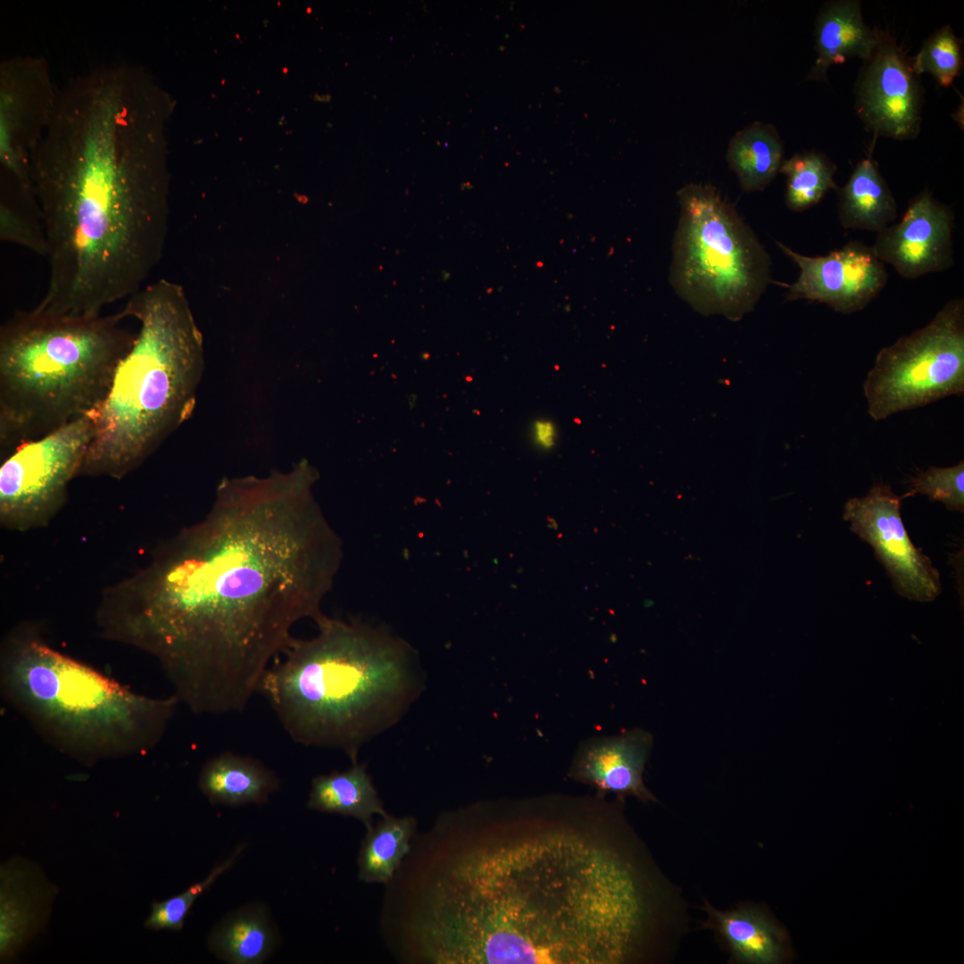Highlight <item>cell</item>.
Here are the masks:
<instances>
[{
	"label": "cell",
	"mask_w": 964,
	"mask_h": 964,
	"mask_svg": "<svg viewBox=\"0 0 964 964\" xmlns=\"http://www.w3.org/2000/svg\"><path fill=\"white\" fill-rule=\"evenodd\" d=\"M304 459L265 476L225 478L206 516L107 587L101 636L152 656L190 711H243L300 620H315L343 543Z\"/></svg>",
	"instance_id": "cell-1"
},
{
	"label": "cell",
	"mask_w": 964,
	"mask_h": 964,
	"mask_svg": "<svg viewBox=\"0 0 964 964\" xmlns=\"http://www.w3.org/2000/svg\"><path fill=\"white\" fill-rule=\"evenodd\" d=\"M593 816L523 811L450 867L430 920L446 963L643 961L667 915L663 875L602 802Z\"/></svg>",
	"instance_id": "cell-2"
},
{
	"label": "cell",
	"mask_w": 964,
	"mask_h": 964,
	"mask_svg": "<svg viewBox=\"0 0 964 964\" xmlns=\"http://www.w3.org/2000/svg\"><path fill=\"white\" fill-rule=\"evenodd\" d=\"M159 111L137 63L102 64L59 87L30 155L49 264L37 308L99 314L143 287L162 236Z\"/></svg>",
	"instance_id": "cell-3"
},
{
	"label": "cell",
	"mask_w": 964,
	"mask_h": 964,
	"mask_svg": "<svg viewBox=\"0 0 964 964\" xmlns=\"http://www.w3.org/2000/svg\"><path fill=\"white\" fill-rule=\"evenodd\" d=\"M314 621L318 634L292 637L257 693L295 743L341 750L356 764L362 744L420 694L422 672L413 648L385 628L324 613Z\"/></svg>",
	"instance_id": "cell-4"
},
{
	"label": "cell",
	"mask_w": 964,
	"mask_h": 964,
	"mask_svg": "<svg viewBox=\"0 0 964 964\" xmlns=\"http://www.w3.org/2000/svg\"><path fill=\"white\" fill-rule=\"evenodd\" d=\"M120 312L138 322V330L96 410L95 436L79 477L120 479L138 468L190 417L203 378L201 337L175 287H142Z\"/></svg>",
	"instance_id": "cell-5"
},
{
	"label": "cell",
	"mask_w": 964,
	"mask_h": 964,
	"mask_svg": "<svg viewBox=\"0 0 964 964\" xmlns=\"http://www.w3.org/2000/svg\"><path fill=\"white\" fill-rule=\"evenodd\" d=\"M0 692L45 743L87 766L147 753L180 703L136 693L28 629L3 644Z\"/></svg>",
	"instance_id": "cell-6"
},
{
	"label": "cell",
	"mask_w": 964,
	"mask_h": 964,
	"mask_svg": "<svg viewBox=\"0 0 964 964\" xmlns=\"http://www.w3.org/2000/svg\"><path fill=\"white\" fill-rule=\"evenodd\" d=\"M121 312H16L0 330V448L5 458L95 411L135 333Z\"/></svg>",
	"instance_id": "cell-7"
},
{
	"label": "cell",
	"mask_w": 964,
	"mask_h": 964,
	"mask_svg": "<svg viewBox=\"0 0 964 964\" xmlns=\"http://www.w3.org/2000/svg\"><path fill=\"white\" fill-rule=\"evenodd\" d=\"M677 195L680 213L669 282L699 313L739 320L770 282V257L735 207L712 186L691 183Z\"/></svg>",
	"instance_id": "cell-8"
},
{
	"label": "cell",
	"mask_w": 964,
	"mask_h": 964,
	"mask_svg": "<svg viewBox=\"0 0 964 964\" xmlns=\"http://www.w3.org/2000/svg\"><path fill=\"white\" fill-rule=\"evenodd\" d=\"M875 420L964 392V300L946 303L922 328L882 348L863 384Z\"/></svg>",
	"instance_id": "cell-9"
},
{
	"label": "cell",
	"mask_w": 964,
	"mask_h": 964,
	"mask_svg": "<svg viewBox=\"0 0 964 964\" xmlns=\"http://www.w3.org/2000/svg\"><path fill=\"white\" fill-rule=\"evenodd\" d=\"M96 432V411L25 443L0 469V520L9 529L46 525L63 505L79 477Z\"/></svg>",
	"instance_id": "cell-10"
},
{
	"label": "cell",
	"mask_w": 964,
	"mask_h": 964,
	"mask_svg": "<svg viewBox=\"0 0 964 964\" xmlns=\"http://www.w3.org/2000/svg\"><path fill=\"white\" fill-rule=\"evenodd\" d=\"M58 91L44 57L19 55L1 62V176L32 183L30 155L48 126Z\"/></svg>",
	"instance_id": "cell-11"
},
{
	"label": "cell",
	"mask_w": 964,
	"mask_h": 964,
	"mask_svg": "<svg viewBox=\"0 0 964 964\" xmlns=\"http://www.w3.org/2000/svg\"><path fill=\"white\" fill-rule=\"evenodd\" d=\"M902 500L889 486L876 485L864 497L846 502L844 519L873 547L901 595L930 602L941 593L939 572L910 541L900 513Z\"/></svg>",
	"instance_id": "cell-12"
},
{
	"label": "cell",
	"mask_w": 964,
	"mask_h": 964,
	"mask_svg": "<svg viewBox=\"0 0 964 964\" xmlns=\"http://www.w3.org/2000/svg\"><path fill=\"white\" fill-rule=\"evenodd\" d=\"M923 90L910 61L886 35L864 61L855 86L856 112L877 136L912 139L920 130Z\"/></svg>",
	"instance_id": "cell-13"
},
{
	"label": "cell",
	"mask_w": 964,
	"mask_h": 964,
	"mask_svg": "<svg viewBox=\"0 0 964 964\" xmlns=\"http://www.w3.org/2000/svg\"><path fill=\"white\" fill-rule=\"evenodd\" d=\"M776 244L800 269L795 282L781 284L788 289L787 301L822 303L849 314L865 308L886 285L885 263L862 242L850 241L823 256L803 255Z\"/></svg>",
	"instance_id": "cell-14"
},
{
	"label": "cell",
	"mask_w": 964,
	"mask_h": 964,
	"mask_svg": "<svg viewBox=\"0 0 964 964\" xmlns=\"http://www.w3.org/2000/svg\"><path fill=\"white\" fill-rule=\"evenodd\" d=\"M954 214L927 190L910 203L901 220L877 233L872 246L877 258L903 278L940 272L954 263Z\"/></svg>",
	"instance_id": "cell-15"
},
{
	"label": "cell",
	"mask_w": 964,
	"mask_h": 964,
	"mask_svg": "<svg viewBox=\"0 0 964 964\" xmlns=\"http://www.w3.org/2000/svg\"><path fill=\"white\" fill-rule=\"evenodd\" d=\"M652 742L651 733L642 728L586 739L578 748L569 777L590 785L602 798L611 793L618 798L657 802L643 778Z\"/></svg>",
	"instance_id": "cell-16"
},
{
	"label": "cell",
	"mask_w": 964,
	"mask_h": 964,
	"mask_svg": "<svg viewBox=\"0 0 964 964\" xmlns=\"http://www.w3.org/2000/svg\"><path fill=\"white\" fill-rule=\"evenodd\" d=\"M57 888L33 861L15 857L0 868V960L12 962L46 923Z\"/></svg>",
	"instance_id": "cell-17"
},
{
	"label": "cell",
	"mask_w": 964,
	"mask_h": 964,
	"mask_svg": "<svg viewBox=\"0 0 964 964\" xmlns=\"http://www.w3.org/2000/svg\"><path fill=\"white\" fill-rule=\"evenodd\" d=\"M814 37L817 57L809 79L825 80L833 65L852 57L867 60L881 33L866 25L860 1L835 0L826 3L819 12Z\"/></svg>",
	"instance_id": "cell-18"
},
{
	"label": "cell",
	"mask_w": 964,
	"mask_h": 964,
	"mask_svg": "<svg viewBox=\"0 0 964 964\" xmlns=\"http://www.w3.org/2000/svg\"><path fill=\"white\" fill-rule=\"evenodd\" d=\"M704 927L715 932L741 964H778L785 957L783 931L763 911L752 905L720 910L704 901Z\"/></svg>",
	"instance_id": "cell-19"
},
{
	"label": "cell",
	"mask_w": 964,
	"mask_h": 964,
	"mask_svg": "<svg viewBox=\"0 0 964 964\" xmlns=\"http://www.w3.org/2000/svg\"><path fill=\"white\" fill-rule=\"evenodd\" d=\"M198 785L212 804L236 807L266 802L279 780L258 760L227 752L205 762Z\"/></svg>",
	"instance_id": "cell-20"
},
{
	"label": "cell",
	"mask_w": 964,
	"mask_h": 964,
	"mask_svg": "<svg viewBox=\"0 0 964 964\" xmlns=\"http://www.w3.org/2000/svg\"><path fill=\"white\" fill-rule=\"evenodd\" d=\"M278 934L268 910L246 905L224 918L208 937L211 952L231 964H261L275 951Z\"/></svg>",
	"instance_id": "cell-21"
},
{
	"label": "cell",
	"mask_w": 964,
	"mask_h": 964,
	"mask_svg": "<svg viewBox=\"0 0 964 964\" xmlns=\"http://www.w3.org/2000/svg\"><path fill=\"white\" fill-rule=\"evenodd\" d=\"M838 217L844 229L877 233L897 217V204L871 157L860 160L846 184L837 188Z\"/></svg>",
	"instance_id": "cell-22"
},
{
	"label": "cell",
	"mask_w": 964,
	"mask_h": 964,
	"mask_svg": "<svg viewBox=\"0 0 964 964\" xmlns=\"http://www.w3.org/2000/svg\"><path fill=\"white\" fill-rule=\"evenodd\" d=\"M307 805L310 809L351 816L368 830L372 816H387L363 765L353 764L345 772H332L313 778Z\"/></svg>",
	"instance_id": "cell-23"
},
{
	"label": "cell",
	"mask_w": 964,
	"mask_h": 964,
	"mask_svg": "<svg viewBox=\"0 0 964 964\" xmlns=\"http://www.w3.org/2000/svg\"><path fill=\"white\" fill-rule=\"evenodd\" d=\"M784 146L776 129L755 121L731 139L727 160L745 192L763 190L779 172Z\"/></svg>",
	"instance_id": "cell-24"
},
{
	"label": "cell",
	"mask_w": 964,
	"mask_h": 964,
	"mask_svg": "<svg viewBox=\"0 0 964 964\" xmlns=\"http://www.w3.org/2000/svg\"><path fill=\"white\" fill-rule=\"evenodd\" d=\"M414 828V819L387 815L368 830L359 855V878L365 882H388L409 852Z\"/></svg>",
	"instance_id": "cell-25"
},
{
	"label": "cell",
	"mask_w": 964,
	"mask_h": 964,
	"mask_svg": "<svg viewBox=\"0 0 964 964\" xmlns=\"http://www.w3.org/2000/svg\"><path fill=\"white\" fill-rule=\"evenodd\" d=\"M835 171L836 166L817 152L796 154L784 160L779 172L786 177V206L802 212L818 204L828 190H837Z\"/></svg>",
	"instance_id": "cell-26"
},
{
	"label": "cell",
	"mask_w": 964,
	"mask_h": 964,
	"mask_svg": "<svg viewBox=\"0 0 964 964\" xmlns=\"http://www.w3.org/2000/svg\"><path fill=\"white\" fill-rule=\"evenodd\" d=\"M910 63L918 76L929 73L941 87H948L963 67L960 40L952 29L945 25L924 41Z\"/></svg>",
	"instance_id": "cell-27"
},
{
	"label": "cell",
	"mask_w": 964,
	"mask_h": 964,
	"mask_svg": "<svg viewBox=\"0 0 964 964\" xmlns=\"http://www.w3.org/2000/svg\"><path fill=\"white\" fill-rule=\"evenodd\" d=\"M239 853L238 849L229 859L216 865L204 880L193 884L183 893L162 902H154L145 922V928L154 931H180L195 900L209 890L222 873L233 866Z\"/></svg>",
	"instance_id": "cell-28"
},
{
	"label": "cell",
	"mask_w": 964,
	"mask_h": 964,
	"mask_svg": "<svg viewBox=\"0 0 964 964\" xmlns=\"http://www.w3.org/2000/svg\"><path fill=\"white\" fill-rule=\"evenodd\" d=\"M0 238L46 256L40 211L18 201L0 199Z\"/></svg>",
	"instance_id": "cell-29"
},
{
	"label": "cell",
	"mask_w": 964,
	"mask_h": 964,
	"mask_svg": "<svg viewBox=\"0 0 964 964\" xmlns=\"http://www.w3.org/2000/svg\"><path fill=\"white\" fill-rule=\"evenodd\" d=\"M916 494L927 495L931 501L942 502L951 511H964V462L938 468L930 467L919 472L910 482V490L902 499Z\"/></svg>",
	"instance_id": "cell-30"
},
{
	"label": "cell",
	"mask_w": 964,
	"mask_h": 964,
	"mask_svg": "<svg viewBox=\"0 0 964 964\" xmlns=\"http://www.w3.org/2000/svg\"><path fill=\"white\" fill-rule=\"evenodd\" d=\"M557 437L556 428L550 420H536L533 426V438L536 445L543 449L552 448Z\"/></svg>",
	"instance_id": "cell-31"
}]
</instances>
